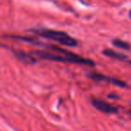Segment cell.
Here are the masks:
<instances>
[{
    "label": "cell",
    "instance_id": "1",
    "mask_svg": "<svg viewBox=\"0 0 131 131\" xmlns=\"http://www.w3.org/2000/svg\"><path fill=\"white\" fill-rule=\"evenodd\" d=\"M49 50H36L34 55L39 57L41 59H46L49 61L54 62H61V63H68V64H78V65L89 66V67H94L95 63L92 59L83 58L73 52L62 48L57 47L54 45L48 46Z\"/></svg>",
    "mask_w": 131,
    "mask_h": 131
},
{
    "label": "cell",
    "instance_id": "2",
    "mask_svg": "<svg viewBox=\"0 0 131 131\" xmlns=\"http://www.w3.org/2000/svg\"><path fill=\"white\" fill-rule=\"evenodd\" d=\"M29 32H31L37 36L42 37V38L52 40L56 42H58L63 46L68 47H75L77 46V40L75 38L71 37L65 31H56V30L46 29V28H34L30 29Z\"/></svg>",
    "mask_w": 131,
    "mask_h": 131
},
{
    "label": "cell",
    "instance_id": "3",
    "mask_svg": "<svg viewBox=\"0 0 131 131\" xmlns=\"http://www.w3.org/2000/svg\"><path fill=\"white\" fill-rule=\"evenodd\" d=\"M87 77L90 78L91 80L94 81V82H106V83H110V84H113V85H116L118 87L120 88H127V84L125 82L121 80H118V79L113 78V77H106L104 75L102 74H98V73H89L87 75Z\"/></svg>",
    "mask_w": 131,
    "mask_h": 131
},
{
    "label": "cell",
    "instance_id": "4",
    "mask_svg": "<svg viewBox=\"0 0 131 131\" xmlns=\"http://www.w3.org/2000/svg\"><path fill=\"white\" fill-rule=\"evenodd\" d=\"M91 103L96 110L100 111L101 112L106 113V114H116V113L118 112V109L117 107L102 100H100V99H92Z\"/></svg>",
    "mask_w": 131,
    "mask_h": 131
},
{
    "label": "cell",
    "instance_id": "5",
    "mask_svg": "<svg viewBox=\"0 0 131 131\" xmlns=\"http://www.w3.org/2000/svg\"><path fill=\"white\" fill-rule=\"evenodd\" d=\"M13 52L17 59L25 65H34L37 62V59L31 54L21 50H13Z\"/></svg>",
    "mask_w": 131,
    "mask_h": 131
},
{
    "label": "cell",
    "instance_id": "6",
    "mask_svg": "<svg viewBox=\"0 0 131 131\" xmlns=\"http://www.w3.org/2000/svg\"><path fill=\"white\" fill-rule=\"evenodd\" d=\"M102 53L104 56L108 57L110 58H112V59H116L118 61H125L126 59H127V56H126L125 54H121V53L116 52V51L112 50V49H103L102 51Z\"/></svg>",
    "mask_w": 131,
    "mask_h": 131
},
{
    "label": "cell",
    "instance_id": "7",
    "mask_svg": "<svg viewBox=\"0 0 131 131\" xmlns=\"http://www.w3.org/2000/svg\"><path fill=\"white\" fill-rule=\"evenodd\" d=\"M111 43H112V45L114 46V47L124 49V50H129L131 48L130 44H129L128 42L120 40V39H114V40H112Z\"/></svg>",
    "mask_w": 131,
    "mask_h": 131
},
{
    "label": "cell",
    "instance_id": "8",
    "mask_svg": "<svg viewBox=\"0 0 131 131\" xmlns=\"http://www.w3.org/2000/svg\"><path fill=\"white\" fill-rule=\"evenodd\" d=\"M128 17H129V19L131 20V9L129 10V12H128Z\"/></svg>",
    "mask_w": 131,
    "mask_h": 131
},
{
    "label": "cell",
    "instance_id": "9",
    "mask_svg": "<svg viewBox=\"0 0 131 131\" xmlns=\"http://www.w3.org/2000/svg\"><path fill=\"white\" fill-rule=\"evenodd\" d=\"M129 64H131V61H129Z\"/></svg>",
    "mask_w": 131,
    "mask_h": 131
}]
</instances>
